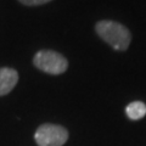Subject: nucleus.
<instances>
[{
  "label": "nucleus",
  "mask_w": 146,
  "mask_h": 146,
  "mask_svg": "<svg viewBox=\"0 0 146 146\" xmlns=\"http://www.w3.org/2000/svg\"><path fill=\"white\" fill-rule=\"evenodd\" d=\"M18 82V73L9 67L0 68V96L9 94Z\"/></svg>",
  "instance_id": "nucleus-4"
},
{
  "label": "nucleus",
  "mask_w": 146,
  "mask_h": 146,
  "mask_svg": "<svg viewBox=\"0 0 146 146\" xmlns=\"http://www.w3.org/2000/svg\"><path fill=\"white\" fill-rule=\"evenodd\" d=\"M33 63L36 68L49 74H61L68 67V61L65 56L52 50H42L33 57Z\"/></svg>",
  "instance_id": "nucleus-2"
},
{
  "label": "nucleus",
  "mask_w": 146,
  "mask_h": 146,
  "mask_svg": "<svg viewBox=\"0 0 146 146\" xmlns=\"http://www.w3.org/2000/svg\"><path fill=\"white\" fill-rule=\"evenodd\" d=\"M20 3H22L23 5L27 6H36V5H43V4H46L51 0H18Z\"/></svg>",
  "instance_id": "nucleus-6"
},
{
  "label": "nucleus",
  "mask_w": 146,
  "mask_h": 146,
  "mask_svg": "<svg viewBox=\"0 0 146 146\" xmlns=\"http://www.w3.org/2000/svg\"><path fill=\"white\" fill-rule=\"evenodd\" d=\"M34 139L39 146H62L68 139V131L61 125L45 123L36 129Z\"/></svg>",
  "instance_id": "nucleus-3"
},
{
  "label": "nucleus",
  "mask_w": 146,
  "mask_h": 146,
  "mask_svg": "<svg viewBox=\"0 0 146 146\" xmlns=\"http://www.w3.org/2000/svg\"><path fill=\"white\" fill-rule=\"evenodd\" d=\"M125 113L131 121L141 119L146 116V105L141 101H133L125 107Z\"/></svg>",
  "instance_id": "nucleus-5"
},
{
  "label": "nucleus",
  "mask_w": 146,
  "mask_h": 146,
  "mask_svg": "<svg viewBox=\"0 0 146 146\" xmlns=\"http://www.w3.org/2000/svg\"><path fill=\"white\" fill-rule=\"evenodd\" d=\"M95 31L104 42H106L115 50L124 51L129 48L131 42V34L130 31L122 23L104 20L96 23Z\"/></svg>",
  "instance_id": "nucleus-1"
}]
</instances>
